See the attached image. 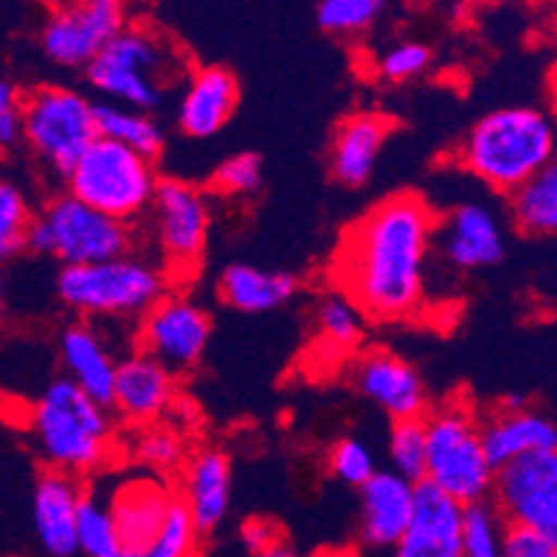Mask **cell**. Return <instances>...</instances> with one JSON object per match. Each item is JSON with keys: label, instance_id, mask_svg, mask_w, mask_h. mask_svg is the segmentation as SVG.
<instances>
[{"label": "cell", "instance_id": "5b68a950", "mask_svg": "<svg viewBox=\"0 0 557 557\" xmlns=\"http://www.w3.org/2000/svg\"><path fill=\"white\" fill-rule=\"evenodd\" d=\"M424 422V480L460 505L485 503L494 469L480 442V419L460 399L428 408Z\"/></svg>", "mask_w": 557, "mask_h": 557}, {"label": "cell", "instance_id": "d590c367", "mask_svg": "<svg viewBox=\"0 0 557 557\" xmlns=\"http://www.w3.org/2000/svg\"><path fill=\"white\" fill-rule=\"evenodd\" d=\"M263 184V164L256 153H236L211 175V191L222 197H252Z\"/></svg>", "mask_w": 557, "mask_h": 557}, {"label": "cell", "instance_id": "7a4b0ae2", "mask_svg": "<svg viewBox=\"0 0 557 557\" xmlns=\"http://www.w3.org/2000/svg\"><path fill=\"white\" fill-rule=\"evenodd\" d=\"M34 447L45 469L70 478H95L116 458V419L67 377L50 380L28 413Z\"/></svg>", "mask_w": 557, "mask_h": 557}, {"label": "cell", "instance_id": "83f0119b", "mask_svg": "<svg viewBox=\"0 0 557 557\" xmlns=\"http://www.w3.org/2000/svg\"><path fill=\"white\" fill-rule=\"evenodd\" d=\"M95 116H98L100 136L145 156V159L156 161L161 150H164V128L148 111H136L116 103H100L95 109Z\"/></svg>", "mask_w": 557, "mask_h": 557}, {"label": "cell", "instance_id": "9a60e30c", "mask_svg": "<svg viewBox=\"0 0 557 557\" xmlns=\"http://www.w3.org/2000/svg\"><path fill=\"white\" fill-rule=\"evenodd\" d=\"M433 250L458 272L491 270L503 263L505 231L494 211L485 202L469 200L455 206L453 211L435 222Z\"/></svg>", "mask_w": 557, "mask_h": 557}, {"label": "cell", "instance_id": "4dcf8cb0", "mask_svg": "<svg viewBox=\"0 0 557 557\" xmlns=\"http://www.w3.org/2000/svg\"><path fill=\"white\" fill-rule=\"evenodd\" d=\"M313 325H317V344L333 356H344L349 349H356L363 342V325L367 319L352 302L338 292H327L319 300L317 313H313Z\"/></svg>", "mask_w": 557, "mask_h": 557}, {"label": "cell", "instance_id": "7402d4cb", "mask_svg": "<svg viewBox=\"0 0 557 557\" xmlns=\"http://www.w3.org/2000/svg\"><path fill=\"white\" fill-rule=\"evenodd\" d=\"M236 106H239L236 75L220 64H209L186 75L175 120H178L181 134L189 139H211L231 123Z\"/></svg>", "mask_w": 557, "mask_h": 557}, {"label": "cell", "instance_id": "44dd1931", "mask_svg": "<svg viewBox=\"0 0 557 557\" xmlns=\"http://www.w3.org/2000/svg\"><path fill=\"white\" fill-rule=\"evenodd\" d=\"M86 483L64 472L45 469L34 483L32 521L34 535L48 557H78L75 519Z\"/></svg>", "mask_w": 557, "mask_h": 557}, {"label": "cell", "instance_id": "277c9868", "mask_svg": "<svg viewBox=\"0 0 557 557\" xmlns=\"http://www.w3.org/2000/svg\"><path fill=\"white\" fill-rule=\"evenodd\" d=\"M186 75V55L153 25H128L86 64V81L95 92L109 103L148 114L164 103Z\"/></svg>", "mask_w": 557, "mask_h": 557}, {"label": "cell", "instance_id": "30bf717a", "mask_svg": "<svg viewBox=\"0 0 557 557\" xmlns=\"http://www.w3.org/2000/svg\"><path fill=\"white\" fill-rule=\"evenodd\" d=\"M150 236L166 277H186L206 256L211 236V202L200 186L184 178H159L148 209Z\"/></svg>", "mask_w": 557, "mask_h": 557}, {"label": "cell", "instance_id": "ab89813d", "mask_svg": "<svg viewBox=\"0 0 557 557\" xmlns=\"http://www.w3.org/2000/svg\"><path fill=\"white\" fill-rule=\"evenodd\" d=\"M503 557H557V541L533 533V530L508 527Z\"/></svg>", "mask_w": 557, "mask_h": 557}, {"label": "cell", "instance_id": "8d00e7d4", "mask_svg": "<svg viewBox=\"0 0 557 557\" xmlns=\"http://www.w3.org/2000/svg\"><path fill=\"white\" fill-rule=\"evenodd\" d=\"M327 466H331L333 478L342 480L344 485H352V488H361L377 472L372 447L363 444L361 438H349V435L333 444L331 453H327Z\"/></svg>", "mask_w": 557, "mask_h": 557}, {"label": "cell", "instance_id": "60d3db41", "mask_svg": "<svg viewBox=\"0 0 557 557\" xmlns=\"http://www.w3.org/2000/svg\"><path fill=\"white\" fill-rule=\"evenodd\" d=\"M281 539H283L281 527L270 519H247L245 524H242V544H245L247 552L256 557L261 555L267 546H272Z\"/></svg>", "mask_w": 557, "mask_h": 557}, {"label": "cell", "instance_id": "8fae6325", "mask_svg": "<svg viewBox=\"0 0 557 557\" xmlns=\"http://www.w3.org/2000/svg\"><path fill=\"white\" fill-rule=\"evenodd\" d=\"M214 322L211 313L184 292H164L136 319L134 342L170 374L181 377L200 367L209 349Z\"/></svg>", "mask_w": 557, "mask_h": 557}, {"label": "cell", "instance_id": "2e32d148", "mask_svg": "<svg viewBox=\"0 0 557 557\" xmlns=\"http://www.w3.org/2000/svg\"><path fill=\"white\" fill-rule=\"evenodd\" d=\"M352 383L356 392L377 405L392 422L422 419L430 408L422 374L392 349H367L352 367Z\"/></svg>", "mask_w": 557, "mask_h": 557}, {"label": "cell", "instance_id": "d6986e66", "mask_svg": "<svg viewBox=\"0 0 557 557\" xmlns=\"http://www.w3.org/2000/svg\"><path fill=\"white\" fill-rule=\"evenodd\" d=\"M463 505L428 483H417L413 513L394 544V557H460Z\"/></svg>", "mask_w": 557, "mask_h": 557}, {"label": "cell", "instance_id": "e0dca14e", "mask_svg": "<svg viewBox=\"0 0 557 557\" xmlns=\"http://www.w3.org/2000/svg\"><path fill=\"white\" fill-rule=\"evenodd\" d=\"M175 397H178V377L145 352L134 349L116 361L109 410L123 424L141 430L164 422Z\"/></svg>", "mask_w": 557, "mask_h": 557}, {"label": "cell", "instance_id": "1f68e13d", "mask_svg": "<svg viewBox=\"0 0 557 557\" xmlns=\"http://www.w3.org/2000/svg\"><path fill=\"white\" fill-rule=\"evenodd\" d=\"M508 521L494 508L491 499L463 505L460 524V557H503Z\"/></svg>", "mask_w": 557, "mask_h": 557}, {"label": "cell", "instance_id": "ba28073f", "mask_svg": "<svg viewBox=\"0 0 557 557\" xmlns=\"http://www.w3.org/2000/svg\"><path fill=\"white\" fill-rule=\"evenodd\" d=\"M98 103L73 86L39 84L20 100V139L55 175H67L98 139Z\"/></svg>", "mask_w": 557, "mask_h": 557}, {"label": "cell", "instance_id": "d4e9b609", "mask_svg": "<svg viewBox=\"0 0 557 557\" xmlns=\"http://www.w3.org/2000/svg\"><path fill=\"white\" fill-rule=\"evenodd\" d=\"M59 358H62L64 377L75 383L86 397H92L95 403L109 408L116 358L106 336L92 322L78 319V322L64 327L62 336H59Z\"/></svg>", "mask_w": 557, "mask_h": 557}, {"label": "cell", "instance_id": "4fadbf2b", "mask_svg": "<svg viewBox=\"0 0 557 557\" xmlns=\"http://www.w3.org/2000/svg\"><path fill=\"white\" fill-rule=\"evenodd\" d=\"M491 503L508 527L557 541V453H535L499 466Z\"/></svg>", "mask_w": 557, "mask_h": 557}, {"label": "cell", "instance_id": "8992f818", "mask_svg": "<svg viewBox=\"0 0 557 557\" xmlns=\"http://www.w3.org/2000/svg\"><path fill=\"white\" fill-rule=\"evenodd\" d=\"M170 277L148 258L120 256L111 261L62 267L55 295L67 311L81 319H139L159 300Z\"/></svg>", "mask_w": 557, "mask_h": 557}, {"label": "cell", "instance_id": "7c38bea8", "mask_svg": "<svg viewBox=\"0 0 557 557\" xmlns=\"http://www.w3.org/2000/svg\"><path fill=\"white\" fill-rule=\"evenodd\" d=\"M128 25V0H64L45 20L39 48L55 67L86 70Z\"/></svg>", "mask_w": 557, "mask_h": 557}, {"label": "cell", "instance_id": "9c48e42d", "mask_svg": "<svg viewBox=\"0 0 557 557\" xmlns=\"http://www.w3.org/2000/svg\"><path fill=\"white\" fill-rule=\"evenodd\" d=\"M25 250L59 258L62 267L111 261L134 250V225L111 220L62 191L50 197L39 214H34Z\"/></svg>", "mask_w": 557, "mask_h": 557}, {"label": "cell", "instance_id": "603a6c76", "mask_svg": "<svg viewBox=\"0 0 557 557\" xmlns=\"http://www.w3.org/2000/svg\"><path fill=\"white\" fill-rule=\"evenodd\" d=\"M417 485L394 472H374L358 488V533L372 549H394L413 513Z\"/></svg>", "mask_w": 557, "mask_h": 557}, {"label": "cell", "instance_id": "4316f807", "mask_svg": "<svg viewBox=\"0 0 557 557\" xmlns=\"http://www.w3.org/2000/svg\"><path fill=\"white\" fill-rule=\"evenodd\" d=\"M510 220L530 239H549L557 231V164L544 166L508 195Z\"/></svg>", "mask_w": 557, "mask_h": 557}, {"label": "cell", "instance_id": "3957f363", "mask_svg": "<svg viewBox=\"0 0 557 557\" xmlns=\"http://www.w3.org/2000/svg\"><path fill=\"white\" fill-rule=\"evenodd\" d=\"M455 159L472 178L508 197L535 172L555 164V123L535 106H503L466 131Z\"/></svg>", "mask_w": 557, "mask_h": 557}, {"label": "cell", "instance_id": "836d02e7", "mask_svg": "<svg viewBox=\"0 0 557 557\" xmlns=\"http://www.w3.org/2000/svg\"><path fill=\"white\" fill-rule=\"evenodd\" d=\"M386 9V0H319L317 23L333 37H356L369 32Z\"/></svg>", "mask_w": 557, "mask_h": 557}, {"label": "cell", "instance_id": "7bdbcfd3", "mask_svg": "<svg viewBox=\"0 0 557 557\" xmlns=\"http://www.w3.org/2000/svg\"><path fill=\"white\" fill-rule=\"evenodd\" d=\"M9 319V295H7V283H3V275H0V331L7 325Z\"/></svg>", "mask_w": 557, "mask_h": 557}, {"label": "cell", "instance_id": "52a82bcc", "mask_svg": "<svg viewBox=\"0 0 557 557\" xmlns=\"http://www.w3.org/2000/svg\"><path fill=\"white\" fill-rule=\"evenodd\" d=\"M67 195L86 202L89 209L125 225H136L153 202L159 172L156 161L98 136L84 150L73 170L64 175Z\"/></svg>", "mask_w": 557, "mask_h": 557}, {"label": "cell", "instance_id": "5bb4252c", "mask_svg": "<svg viewBox=\"0 0 557 557\" xmlns=\"http://www.w3.org/2000/svg\"><path fill=\"white\" fill-rule=\"evenodd\" d=\"M123 557H139L161 539L172 508L178 505L175 485L150 472L128 474L106 491Z\"/></svg>", "mask_w": 557, "mask_h": 557}, {"label": "cell", "instance_id": "f546056e", "mask_svg": "<svg viewBox=\"0 0 557 557\" xmlns=\"http://www.w3.org/2000/svg\"><path fill=\"white\" fill-rule=\"evenodd\" d=\"M131 453L145 472L166 480L170 474L181 472V466L189 458V444H186L184 430L172 428L170 422H156L150 428L136 430Z\"/></svg>", "mask_w": 557, "mask_h": 557}, {"label": "cell", "instance_id": "b9f144b4", "mask_svg": "<svg viewBox=\"0 0 557 557\" xmlns=\"http://www.w3.org/2000/svg\"><path fill=\"white\" fill-rule=\"evenodd\" d=\"M258 557H300V555H297V549L288 544L286 539H281V541H275L272 546H267V549H263Z\"/></svg>", "mask_w": 557, "mask_h": 557}, {"label": "cell", "instance_id": "cb8c5ba5", "mask_svg": "<svg viewBox=\"0 0 557 557\" xmlns=\"http://www.w3.org/2000/svg\"><path fill=\"white\" fill-rule=\"evenodd\" d=\"M480 442L491 469L510 463L516 458L535 453H557V428L544 410L530 405L524 408H499V413L480 422Z\"/></svg>", "mask_w": 557, "mask_h": 557}, {"label": "cell", "instance_id": "ac0fdd59", "mask_svg": "<svg viewBox=\"0 0 557 557\" xmlns=\"http://www.w3.org/2000/svg\"><path fill=\"white\" fill-rule=\"evenodd\" d=\"M231 491L233 466L222 449L202 447L189 453L178 472L175 496L195 521L197 533L211 535L225 521L227 508H231Z\"/></svg>", "mask_w": 557, "mask_h": 557}, {"label": "cell", "instance_id": "6da1fadb", "mask_svg": "<svg viewBox=\"0 0 557 557\" xmlns=\"http://www.w3.org/2000/svg\"><path fill=\"white\" fill-rule=\"evenodd\" d=\"M438 214L422 191L403 189L374 202L338 239L333 292L380 325L410 322L424 306Z\"/></svg>", "mask_w": 557, "mask_h": 557}, {"label": "cell", "instance_id": "e575fe53", "mask_svg": "<svg viewBox=\"0 0 557 557\" xmlns=\"http://www.w3.org/2000/svg\"><path fill=\"white\" fill-rule=\"evenodd\" d=\"M388 472L408 483L424 480V422L422 419H399L388 433Z\"/></svg>", "mask_w": 557, "mask_h": 557}, {"label": "cell", "instance_id": "f35d334b", "mask_svg": "<svg viewBox=\"0 0 557 557\" xmlns=\"http://www.w3.org/2000/svg\"><path fill=\"white\" fill-rule=\"evenodd\" d=\"M20 100L23 89L14 81L0 78V150H12L20 141Z\"/></svg>", "mask_w": 557, "mask_h": 557}, {"label": "cell", "instance_id": "484cf974", "mask_svg": "<svg viewBox=\"0 0 557 557\" xmlns=\"http://www.w3.org/2000/svg\"><path fill=\"white\" fill-rule=\"evenodd\" d=\"M297 277L252 263H231L220 275L216 292L227 308L242 313H270L297 295Z\"/></svg>", "mask_w": 557, "mask_h": 557}, {"label": "cell", "instance_id": "f1b7e54d", "mask_svg": "<svg viewBox=\"0 0 557 557\" xmlns=\"http://www.w3.org/2000/svg\"><path fill=\"white\" fill-rule=\"evenodd\" d=\"M75 544L78 557H123L120 535L111 519L109 499L100 485H86L75 519Z\"/></svg>", "mask_w": 557, "mask_h": 557}, {"label": "cell", "instance_id": "d6a6232c", "mask_svg": "<svg viewBox=\"0 0 557 557\" xmlns=\"http://www.w3.org/2000/svg\"><path fill=\"white\" fill-rule=\"evenodd\" d=\"M34 209L14 181L0 178V267L25 252Z\"/></svg>", "mask_w": 557, "mask_h": 557}, {"label": "cell", "instance_id": "ee69618b", "mask_svg": "<svg viewBox=\"0 0 557 557\" xmlns=\"http://www.w3.org/2000/svg\"><path fill=\"white\" fill-rule=\"evenodd\" d=\"M478 3H488V7H499V3H508V0H478Z\"/></svg>", "mask_w": 557, "mask_h": 557}, {"label": "cell", "instance_id": "74e56055", "mask_svg": "<svg viewBox=\"0 0 557 557\" xmlns=\"http://www.w3.org/2000/svg\"><path fill=\"white\" fill-rule=\"evenodd\" d=\"M433 62V50L422 42H397L377 59L380 78L388 84H405L424 73Z\"/></svg>", "mask_w": 557, "mask_h": 557}, {"label": "cell", "instance_id": "ffe728a7", "mask_svg": "<svg viewBox=\"0 0 557 557\" xmlns=\"http://www.w3.org/2000/svg\"><path fill=\"white\" fill-rule=\"evenodd\" d=\"M394 131V120L380 111H356L336 125L327 150V166L336 184L361 189L372 181L380 153Z\"/></svg>", "mask_w": 557, "mask_h": 557}]
</instances>
